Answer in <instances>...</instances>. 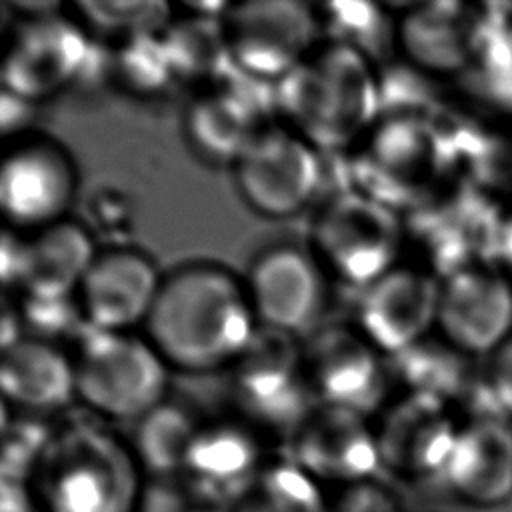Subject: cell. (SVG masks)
<instances>
[{
  "instance_id": "6da1fadb",
  "label": "cell",
  "mask_w": 512,
  "mask_h": 512,
  "mask_svg": "<svg viewBox=\"0 0 512 512\" xmlns=\"http://www.w3.org/2000/svg\"><path fill=\"white\" fill-rule=\"evenodd\" d=\"M256 328L244 280L214 264H188L166 276L146 320L150 344L184 372L228 368Z\"/></svg>"
},
{
  "instance_id": "7a4b0ae2",
  "label": "cell",
  "mask_w": 512,
  "mask_h": 512,
  "mask_svg": "<svg viewBox=\"0 0 512 512\" xmlns=\"http://www.w3.org/2000/svg\"><path fill=\"white\" fill-rule=\"evenodd\" d=\"M284 124L320 150H344L364 140L384 112L376 64L362 52L322 40L274 88Z\"/></svg>"
},
{
  "instance_id": "3957f363",
  "label": "cell",
  "mask_w": 512,
  "mask_h": 512,
  "mask_svg": "<svg viewBox=\"0 0 512 512\" xmlns=\"http://www.w3.org/2000/svg\"><path fill=\"white\" fill-rule=\"evenodd\" d=\"M130 448L92 420L50 432L30 474L38 512H134L144 484Z\"/></svg>"
},
{
  "instance_id": "277c9868",
  "label": "cell",
  "mask_w": 512,
  "mask_h": 512,
  "mask_svg": "<svg viewBox=\"0 0 512 512\" xmlns=\"http://www.w3.org/2000/svg\"><path fill=\"white\" fill-rule=\"evenodd\" d=\"M358 182L362 192L396 208L412 210L450 186L458 166L432 116L398 114L380 118L364 138Z\"/></svg>"
},
{
  "instance_id": "5b68a950",
  "label": "cell",
  "mask_w": 512,
  "mask_h": 512,
  "mask_svg": "<svg viewBox=\"0 0 512 512\" xmlns=\"http://www.w3.org/2000/svg\"><path fill=\"white\" fill-rule=\"evenodd\" d=\"M406 230L400 212L358 190H340L312 222V254L326 274L364 290L400 264Z\"/></svg>"
},
{
  "instance_id": "8992f818",
  "label": "cell",
  "mask_w": 512,
  "mask_h": 512,
  "mask_svg": "<svg viewBox=\"0 0 512 512\" xmlns=\"http://www.w3.org/2000/svg\"><path fill=\"white\" fill-rule=\"evenodd\" d=\"M226 370L230 398L254 430L290 438L318 404L306 378L302 340L292 334L258 326Z\"/></svg>"
},
{
  "instance_id": "52a82bcc",
  "label": "cell",
  "mask_w": 512,
  "mask_h": 512,
  "mask_svg": "<svg viewBox=\"0 0 512 512\" xmlns=\"http://www.w3.org/2000/svg\"><path fill=\"white\" fill-rule=\"evenodd\" d=\"M76 396L112 420H138L164 402L168 364L150 344L128 332L92 330L74 358Z\"/></svg>"
},
{
  "instance_id": "ba28073f",
  "label": "cell",
  "mask_w": 512,
  "mask_h": 512,
  "mask_svg": "<svg viewBox=\"0 0 512 512\" xmlns=\"http://www.w3.org/2000/svg\"><path fill=\"white\" fill-rule=\"evenodd\" d=\"M502 216L496 198L472 182L450 184L410 210L406 242L418 244L422 268L440 280L472 266H496Z\"/></svg>"
},
{
  "instance_id": "9c48e42d",
  "label": "cell",
  "mask_w": 512,
  "mask_h": 512,
  "mask_svg": "<svg viewBox=\"0 0 512 512\" xmlns=\"http://www.w3.org/2000/svg\"><path fill=\"white\" fill-rule=\"evenodd\" d=\"M230 62L260 82H280L324 40L316 6L296 0L228 4L220 18Z\"/></svg>"
},
{
  "instance_id": "30bf717a",
  "label": "cell",
  "mask_w": 512,
  "mask_h": 512,
  "mask_svg": "<svg viewBox=\"0 0 512 512\" xmlns=\"http://www.w3.org/2000/svg\"><path fill=\"white\" fill-rule=\"evenodd\" d=\"M246 204L262 216L286 218L300 212L320 188V156L286 124H266L234 164Z\"/></svg>"
},
{
  "instance_id": "8fae6325",
  "label": "cell",
  "mask_w": 512,
  "mask_h": 512,
  "mask_svg": "<svg viewBox=\"0 0 512 512\" xmlns=\"http://www.w3.org/2000/svg\"><path fill=\"white\" fill-rule=\"evenodd\" d=\"M304 370L318 404L376 416L390 400L384 354L354 326H324L302 342Z\"/></svg>"
},
{
  "instance_id": "7c38bea8",
  "label": "cell",
  "mask_w": 512,
  "mask_h": 512,
  "mask_svg": "<svg viewBox=\"0 0 512 512\" xmlns=\"http://www.w3.org/2000/svg\"><path fill=\"white\" fill-rule=\"evenodd\" d=\"M88 54L90 42L76 18L58 12L22 18L4 48L2 86L34 104L72 84Z\"/></svg>"
},
{
  "instance_id": "4fadbf2b",
  "label": "cell",
  "mask_w": 512,
  "mask_h": 512,
  "mask_svg": "<svg viewBox=\"0 0 512 512\" xmlns=\"http://www.w3.org/2000/svg\"><path fill=\"white\" fill-rule=\"evenodd\" d=\"M442 280L416 264H398L360 290L354 328L384 356H398L430 338Z\"/></svg>"
},
{
  "instance_id": "5bb4252c",
  "label": "cell",
  "mask_w": 512,
  "mask_h": 512,
  "mask_svg": "<svg viewBox=\"0 0 512 512\" xmlns=\"http://www.w3.org/2000/svg\"><path fill=\"white\" fill-rule=\"evenodd\" d=\"M326 272L298 246H274L258 254L244 280L258 326L300 338L314 330L326 308Z\"/></svg>"
},
{
  "instance_id": "9a60e30c",
  "label": "cell",
  "mask_w": 512,
  "mask_h": 512,
  "mask_svg": "<svg viewBox=\"0 0 512 512\" xmlns=\"http://www.w3.org/2000/svg\"><path fill=\"white\" fill-rule=\"evenodd\" d=\"M460 424L450 404L418 392L390 400L372 420L378 460L408 478H442Z\"/></svg>"
},
{
  "instance_id": "2e32d148",
  "label": "cell",
  "mask_w": 512,
  "mask_h": 512,
  "mask_svg": "<svg viewBox=\"0 0 512 512\" xmlns=\"http://www.w3.org/2000/svg\"><path fill=\"white\" fill-rule=\"evenodd\" d=\"M76 166L54 140L18 142L0 166V210L8 226L34 232L64 220L76 194Z\"/></svg>"
},
{
  "instance_id": "e0dca14e",
  "label": "cell",
  "mask_w": 512,
  "mask_h": 512,
  "mask_svg": "<svg viewBox=\"0 0 512 512\" xmlns=\"http://www.w3.org/2000/svg\"><path fill=\"white\" fill-rule=\"evenodd\" d=\"M490 22L472 4H406L396 18V50L428 76H458L476 64Z\"/></svg>"
},
{
  "instance_id": "ac0fdd59",
  "label": "cell",
  "mask_w": 512,
  "mask_h": 512,
  "mask_svg": "<svg viewBox=\"0 0 512 512\" xmlns=\"http://www.w3.org/2000/svg\"><path fill=\"white\" fill-rule=\"evenodd\" d=\"M436 330L466 356H492L512 336V282L496 266H472L442 280Z\"/></svg>"
},
{
  "instance_id": "d6986e66",
  "label": "cell",
  "mask_w": 512,
  "mask_h": 512,
  "mask_svg": "<svg viewBox=\"0 0 512 512\" xmlns=\"http://www.w3.org/2000/svg\"><path fill=\"white\" fill-rule=\"evenodd\" d=\"M292 460L316 482L346 486L374 478L380 466L372 418L316 404L290 436Z\"/></svg>"
},
{
  "instance_id": "ffe728a7",
  "label": "cell",
  "mask_w": 512,
  "mask_h": 512,
  "mask_svg": "<svg viewBox=\"0 0 512 512\" xmlns=\"http://www.w3.org/2000/svg\"><path fill=\"white\" fill-rule=\"evenodd\" d=\"M162 280L154 262L138 250L98 252L76 294L86 324L98 332H128L146 324Z\"/></svg>"
},
{
  "instance_id": "44dd1931",
  "label": "cell",
  "mask_w": 512,
  "mask_h": 512,
  "mask_svg": "<svg viewBox=\"0 0 512 512\" xmlns=\"http://www.w3.org/2000/svg\"><path fill=\"white\" fill-rule=\"evenodd\" d=\"M440 480L470 506L492 508L508 502L512 498V426L508 418L500 414L466 418Z\"/></svg>"
},
{
  "instance_id": "7402d4cb",
  "label": "cell",
  "mask_w": 512,
  "mask_h": 512,
  "mask_svg": "<svg viewBox=\"0 0 512 512\" xmlns=\"http://www.w3.org/2000/svg\"><path fill=\"white\" fill-rule=\"evenodd\" d=\"M98 252L90 232L72 220H60L24 240L18 288L24 298L58 300L76 296Z\"/></svg>"
},
{
  "instance_id": "603a6c76",
  "label": "cell",
  "mask_w": 512,
  "mask_h": 512,
  "mask_svg": "<svg viewBox=\"0 0 512 512\" xmlns=\"http://www.w3.org/2000/svg\"><path fill=\"white\" fill-rule=\"evenodd\" d=\"M0 388L6 404L32 414L58 412L76 396L74 360L56 344L24 336L2 350Z\"/></svg>"
},
{
  "instance_id": "cb8c5ba5",
  "label": "cell",
  "mask_w": 512,
  "mask_h": 512,
  "mask_svg": "<svg viewBox=\"0 0 512 512\" xmlns=\"http://www.w3.org/2000/svg\"><path fill=\"white\" fill-rule=\"evenodd\" d=\"M266 460L258 430L242 420L210 422L200 424L182 474L222 506L258 474Z\"/></svg>"
},
{
  "instance_id": "d4e9b609",
  "label": "cell",
  "mask_w": 512,
  "mask_h": 512,
  "mask_svg": "<svg viewBox=\"0 0 512 512\" xmlns=\"http://www.w3.org/2000/svg\"><path fill=\"white\" fill-rule=\"evenodd\" d=\"M258 110L234 88H210L186 108L184 134L190 148L208 164H236L262 132Z\"/></svg>"
},
{
  "instance_id": "484cf974",
  "label": "cell",
  "mask_w": 512,
  "mask_h": 512,
  "mask_svg": "<svg viewBox=\"0 0 512 512\" xmlns=\"http://www.w3.org/2000/svg\"><path fill=\"white\" fill-rule=\"evenodd\" d=\"M220 512H326L318 482L292 458L266 460L258 474L226 498Z\"/></svg>"
},
{
  "instance_id": "4316f807",
  "label": "cell",
  "mask_w": 512,
  "mask_h": 512,
  "mask_svg": "<svg viewBox=\"0 0 512 512\" xmlns=\"http://www.w3.org/2000/svg\"><path fill=\"white\" fill-rule=\"evenodd\" d=\"M198 428L186 408L166 400L138 418L130 448L142 472L152 478L180 474Z\"/></svg>"
},
{
  "instance_id": "83f0119b",
  "label": "cell",
  "mask_w": 512,
  "mask_h": 512,
  "mask_svg": "<svg viewBox=\"0 0 512 512\" xmlns=\"http://www.w3.org/2000/svg\"><path fill=\"white\" fill-rule=\"evenodd\" d=\"M466 354L452 348L448 342L430 340L394 356L396 374L406 384V392L428 394L444 402H452L470 390V372Z\"/></svg>"
},
{
  "instance_id": "f1b7e54d",
  "label": "cell",
  "mask_w": 512,
  "mask_h": 512,
  "mask_svg": "<svg viewBox=\"0 0 512 512\" xmlns=\"http://www.w3.org/2000/svg\"><path fill=\"white\" fill-rule=\"evenodd\" d=\"M324 40L346 44L376 64L396 48V24L370 2H330L318 6Z\"/></svg>"
},
{
  "instance_id": "f546056e",
  "label": "cell",
  "mask_w": 512,
  "mask_h": 512,
  "mask_svg": "<svg viewBox=\"0 0 512 512\" xmlns=\"http://www.w3.org/2000/svg\"><path fill=\"white\" fill-rule=\"evenodd\" d=\"M162 40L174 80H200L212 76L224 62H230L220 18L192 14L174 26H166Z\"/></svg>"
},
{
  "instance_id": "4dcf8cb0",
  "label": "cell",
  "mask_w": 512,
  "mask_h": 512,
  "mask_svg": "<svg viewBox=\"0 0 512 512\" xmlns=\"http://www.w3.org/2000/svg\"><path fill=\"white\" fill-rule=\"evenodd\" d=\"M84 30L118 42L140 36L160 34L170 20V6L164 2H76Z\"/></svg>"
},
{
  "instance_id": "1f68e13d",
  "label": "cell",
  "mask_w": 512,
  "mask_h": 512,
  "mask_svg": "<svg viewBox=\"0 0 512 512\" xmlns=\"http://www.w3.org/2000/svg\"><path fill=\"white\" fill-rule=\"evenodd\" d=\"M112 68L118 80L136 94H156L174 80L162 32L122 40L112 56Z\"/></svg>"
},
{
  "instance_id": "d6a6232c",
  "label": "cell",
  "mask_w": 512,
  "mask_h": 512,
  "mask_svg": "<svg viewBox=\"0 0 512 512\" xmlns=\"http://www.w3.org/2000/svg\"><path fill=\"white\" fill-rule=\"evenodd\" d=\"M466 170L468 180L484 194L512 196V122L484 128Z\"/></svg>"
},
{
  "instance_id": "836d02e7",
  "label": "cell",
  "mask_w": 512,
  "mask_h": 512,
  "mask_svg": "<svg viewBox=\"0 0 512 512\" xmlns=\"http://www.w3.org/2000/svg\"><path fill=\"white\" fill-rule=\"evenodd\" d=\"M142 512H220V502L186 474L152 478L142 490Z\"/></svg>"
},
{
  "instance_id": "e575fe53",
  "label": "cell",
  "mask_w": 512,
  "mask_h": 512,
  "mask_svg": "<svg viewBox=\"0 0 512 512\" xmlns=\"http://www.w3.org/2000/svg\"><path fill=\"white\" fill-rule=\"evenodd\" d=\"M22 324L30 326L32 338H40L54 344V338L72 334L76 328L86 324L78 296L58 300H34L24 298L20 310Z\"/></svg>"
},
{
  "instance_id": "d590c367",
  "label": "cell",
  "mask_w": 512,
  "mask_h": 512,
  "mask_svg": "<svg viewBox=\"0 0 512 512\" xmlns=\"http://www.w3.org/2000/svg\"><path fill=\"white\" fill-rule=\"evenodd\" d=\"M326 512H404L398 498L378 480L366 478L346 486L326 500Z\"/></svg>"
},
{
  "instance_id": "8d00e7d4",
  "label": "cell",
  "mask_w": 512,
  "mask_h": 512,
  "mask_svg": "<svg viewBox=\"0 0 512 512\" xmlns=\"http://www.w3.org/2000/svg\"><path fill=\"white\" fill-rule=\"evenodd\" d=\"M486 382L498 410L512 418V336L490 356Z\"/></svg>"
},
{
  "instance_id": "74e56055",
  "label": "cell",
  "mask_w": 512,
  "mask_h": 512,
  "mask_svg": "<svg viewBox=\"0 0 512 512\" xmlns=\"http://www.w3.org/2000/svg\"><path fill=\"white\" fill-rule=\"evenodd\" d=\"M24 260V240L12 236V232L6 228L2 238V278L4 286L18 284V276L22 270Z\"/></svg>"
},
{
  "instance_id": "f35d334b",
  "label": "cell",
  "mask_w": 512,
  "mask_h": 512,
  "mask_svg": "<svg viewBox=\"0 0 512 512\" xmlns=\"http://www.w3.org/2000/svg\"><path fill=\"white\" fill-rule=\"evenodd\" d=\"M496 264L502 272L512 276V206L504 210L500 236H498V252H496Z\"/></svg>"
},
{
  "instance_id": "ab89813d",
  "label": "cell",
  "mask_w": 512,
  "mask_h": 512,
  "mask_svg": "<svg viewBox=\"0 0 512 512\" xmlns=\"http://www.w3.org/2000/svg\"><path fill=\"white\" fill-rule=\"evenodd\" d=\"M504 34H506L508 48H510V52H512V14L504 18Z\"/></svg>"
},
{
  "instance_id": "60d3db41",
  "label": "cell",
  "mask_w": 512,
  "mask_h": 512,
  "mask_svg": "<svg viewBox=\"0 0 512 512\" xmlns=\"http://www.w3.org/2000/svg\"><path fill=\"white\" fill-rule=\"evenodd\" d=\"M430 512H438V510H430Z\"/></svg>"
}]
</instances>
